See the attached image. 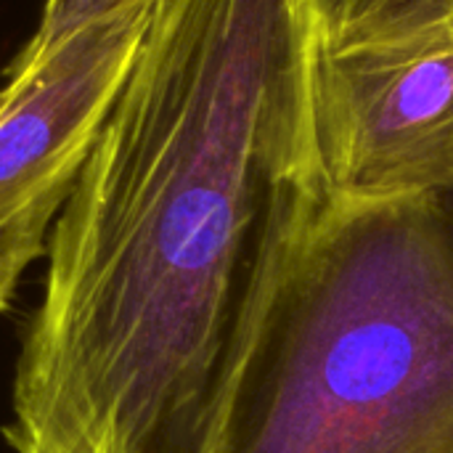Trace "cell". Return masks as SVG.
Returning a JSON list of instances; mask_svg holds the SVG:
<instances>
[{
	"label": "cell",
	"instance_id": "cell-2",
	"mask_svg": "<svg viewBox=\"0 0 453 453\" xmlns=\"http://www.w3.org/2000/svg\"><path fill=\"white\" fill-rule=\"evenodd\" d=\"M218 453H453V194L329 199Z\"/></svg>",
	"mask_w": 453,
	"mask_h": 453
},
{
	"label": "cell",
	"instance_id": "cell-1",
	"mask_svg": "<svg viewBox=\"0 0 453 453\" xmlns=\"http://www.w3.org/2000/svg\"><path fill=\"white\" fill-rule=\"evenodd\" d=\"M321 0H157L45 255L13 453H218L332 194Z\"/></svg>",
	"mask_w": 453,
	"mask_h": 453
},
{
	"label": "cell",
	"instance_id": "cell-6",
	"mask_svg": "<svg viewBox=\"0 0 453 453\" xmlns=\"http://www.w3.org/2000/svg\"><path fill=\"white\" fill-rule=\"evenodd\" d=\"M135 3H146V0H45L35 35L5 66V77H16L29 66L40 64L50 50H56L69 35L82 29L88 21L109 16Z\"/></svg>",
	"mask_w": 453,
	"mask_h": 453
},
{
	"label": "cell",
	"instance_id": "cell-4",
	"mask_svg": "<svg viewBox=\"0 0 453 453\" xmlns=\"http://www.w3.org/2000/svg\"><path fill=\"white\" fill-rule=\"evenodd\" d=\"M313 119L332 196L453 194V21L390 42L321 40Z\"/></svg>",
	"mask_w": 453,
	"mask_h": 453
},
{
	"label": "cell",
	"instance_id": "cell-3",
	"mask_svg": "<svg viewBox=\"0 0 453 453\" xmlns=\"http://www.w3.org/2000/svg\"><path fill=\"white\" fill-rule=\"evenodd\" d=\"M154 3L88 21L0 88V313L11 311L24 273L48 255Z\"/></svg>",
	"mask_w": 453,
	"mask_h": 453
},
{
	"label": "cell",
	"instance_id": "cell-5",
	"mask_svg": "<svg viewBox=\"0 0 453 453\" xmlns=\"http://www.w3.org/2000/svg\"><path fill=\"white\" fill-rule=\"evenodd\" d=\"M332 48L406 40L453 21V0H321Z\"/></svg>",
	"mask_w": 453,
	"mask_h": 453
}]
</instances>
